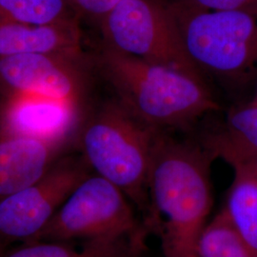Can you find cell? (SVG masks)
I'll use <instances>...</instances> for the list:
<instances>
[{
	"label": "cell",
	"instance_id": "7",
	"mask_svg": "<svg viewBox=\"0 0 257 257\" xmlns=\"http://www.w3.org/2000/svg\"><path fill=\"white\" fill-rule=\"evenodd\" d=\"M89 175L82 156L65 155L35 182L0 200V240L32 241Z\"/></svg>",
	"mask_w": 257,
	"mask_h": 257
},
{
	"label": "cell",
	"instance_id": "10",
	"mask_svg": "<svg viewBox=\"0 0 257 257\" xmlns=\"http://www.w3.org/2000/svg\"><path fill=\"white\" fill-rule=\"evenodd\" d=\"M70 146L20 135L0 124V200L41 177Z\"/></svg>",
	"mask_w": 257,
	"mask_h": 257
},
{
	"label": "cell",
	"instance_id": "13",
	"mask_svg": "<svg viewBox=\"0 0 257 257\" xmlns=\"http://www.w3.org/2000/svg\"><path fill=\"white\" fill-rule=\"evenodd\" d=\"M233 178L223 208L233 228L257 255V177L248 167L230 163Z\"/></svg>",
	"mask_w": 257,
	"mask_h": 257
},
{
	"label": "cell",
	"instance_id": "9",
	"mask_svg": "<svg viewBox=\"0 0 257 257\" xmlns=\"http://www.w3.org/2000/svg\"><path fill=\"white\" fill-rule=\"evenodd\" d=\"M0 124L20 135L74 144L86 103L32 93L0 92Z\"/></svg>",
	"mask_w": 257,
	"mask_h": 257
},
{
	"label": "cell",
	"instance_id": "15",
	"mask_svg": "<svg viewBox=\"0 0 257 257\" xmlns=\"http://www.w3.org/2000/svg\"><path fill=\"white\" fill-rule=\"evenodd\" d=\"M0 20L29 25L78 21L68 0H0Z\"/></svg>",
	"mask_w": 257,
	"mask_h": 257
},
{
	"label": "cell",
	"instance_id": "1",
	"mask_svg": "<svg viewBox=\"0 0 257 257\" xmlns=\"http://www.w3.org/2000/svg\"><path fill=\"white\" fill-rule=\"evenodd\" d=\"M204 144L158 132L148 178V227L158 230L164 257H199L212 207L211 159Z\"/></svg>",
	"mask_w": 257,
	"mask_h": 257
},
{
	"label": "cell",
	"instance_id": "18",
	"mask_svg": "<svg viewBox=\"0 0 257 257\" xmlns=\"http://www.w3.org/2000/svg\"><path fill=\"white\" fill-rule=\"evenodd\" d=\"M200 9L211 11H238L257 17V0H180Z\"/></svg>",
	"mask_w": 257,
	"mask_h": 257
},
{
	"label": "cell",
	"instance_id": "20",
	"mask_svg": "<svg viewBox=\"0 0 257 257\" xmlns=\"http://www.w3.org/2000/svg\"><path fill=\"white\" fill-rule=\"evenodd\" d=\"M4 242L0 240V257L4 254Z\"/></svg>",
	"mask_w": 257,
	"mask_h": 257
},
{
	"label": "cell",
	"instance_id": "8",
	"mask_svg": "<svg viewBox=\"0 0 257 257\" xmlns=\"http://www.w3.org/2000/svg\"><path fill=\"white\" fill-rule=\"evenodd\" d=\"M86 65L83 53H29L0 57V92L87 103Z\"/></svg>",
	"mask_w": 257,
	"mask_h": 257
},
{
	"label": "cell",
	"instance_id": "12",
	"mask_svg": "<svg viewBox=\"0 0 257 257\" xmlns=\"http://www.w3.org/2000/svg\"><path fill=\"white\" fill-rule=\"evenodd\" d=\"M203 144L226 162L257 154V103L250 101L230 110L220 131L209 136Z\"/></svg>",
	"mask_w": 257,
	"mask_h": 257
},
{
	"label": "cell",
	"instance_id": "4",
	"mask_svg": "<svg viewBox=\"0 0 257 257\" xmlns=\"http://www.w3.org/2000/svg\"><path fill=\"white\" fill-rule=\"evenodd\" d=\"M184 50L205 74L229 80L257 70V17L238 11L200 9L171 1Z\"/></svg>",
	"mask_w": 257,
	"mask_h": 257
},
{
	"label": "cell",
	"instance_id": "3",
	"mask_svg": "<svg viewBox=\"0 0 257 257\" xmlns=\"http://www.w3.org/2000/svg\"><path fill=\"white\" fill-rule=\"evenodd\" d=\"M158 132L115 98L88 113L74 144L93 174L115 185L149 214L148 178Z\"/></svg>",
	"mask_w": 257,
	"mask_h": 257
},
{
	"label": "cell",
	"instance_id": "6",
	"mask_svg": "<svg viewBox=\"0 0 257 257\" xmlns=\"http://www.w3.org/2000/svg\"><path fill=\"white\" fill-rule=\"evenodd\" d=\"M98 25L115 50L205 79L184 50L171 1L123 0Z\"/></svg>",
	"mask_w": 257,
	"mask_h": 257
},
{
	"label": "cell",
	"instance_id": "21",
	"mask_svg": "<svg viewBox=\"0 0 257 257\" xmlns=\"http://www.w3.org/2000/svg\"><path fill=\"white\" fill-rule=\"evenodd\" d=\"M251 102H253V103H257V89H256V92H255V96L253 97V99L251 100Z\"/></svg>",
	"mask_w": 257,
	"mask_h": 257
},
{
	"label": "cell",
	"instance_id": "11",
	"mask_svg": "<svg viewBox=\"0 0 257 257\" xmlns=\"http://www.w3.org/2000/svg\"><path fill=\"white\" fill-rule=\"evenodd\" d=\"M29 53L81 54L78 21L29 25L0 20V57Z\"/></svg>",
	"mask_w": 257,
	"mask_h": 257
},
{
	"label": "cell",
	"instance_id": "14",
	"mask_svg": "<svg viewBox=\"0 0 257 257\" xmlns=\"http://www.w3.org/2000/svg\"><path fill=\"white\" fill-rule=\"evenodd\" d=\"M142 247L133 242L83 243L75 247L71 242L45 240L25 243L1 257H138Z\"/></svg>",
	"mask_w": 257,
	"mask_h": 257
},
{
	"label": "cell",
	"instance_id": "16",
	"mask_svg": "<svg viewBox=\"0 0 257 257\" xmlns=\"http://www.w3.org/2000/svg\"><path fill=\"white\" fill-rule=\"evenodd\" d=\"M198 253L199 257H257L233 228L223 209L211 217L203 230Z\"/></svg>",
	"mask_w": 257,
	"mask_h": 257
},
{
	"label": "cell",
	"instance_id": "19",
	"mask_svg": "<svg viewBox=\"0 0 257 257\" xmlns=\"http://www.w3.org/2000/svg\"><path fill=\"white\" fill-rule=\"evenodd\" d=\"M234 162L242 163L246 167H248V169L251 171V173L257 177V154L234 158V159L229 160L227 163L230 164V163H234Z\"/></svg>",
	"mask_w": 257,
	"mask_h": 257
},
{
	"label": "cell",
	"instance_id": "5",
	"mask_svg": "<svg viewBox=\"0 0 257 257\" xmlns=\"http://www.w3.org/2000/svg\"><path fill=\"white\" fill-rule=\"evenodd\" d=\"M146 229L147 226L138 220L128 196L110 181L91 174L77 185L53 219L30 242L128 241L143 246Z\"/></svg>",
	"mask_w": 257,
	"mask_h": 257
},
{
	"label": "cell",
	"instance_id": "2",
	"mask_svg": "<svg viewBox=\"0 0 257 257\" xmlns=\"http://www.w3.org/2000/svg\"><path fill=\"white\" fill-rule=\"evenodd\" d=\"M97 65L116 99L157 131L185 128L219 106L202 77L102 43Z\"/></svg>",
	"mask_w": 257,
	"mask_h": 257
},
{
	"label": "cell",
	"instance_id": "17",
	"mask_svg": "<svg viewBox=\"0 0 257 257\" xmlns=\"http://www.w3.org/2000/svg\"><path fill=\"white\" fill-rule=\"evenodd\" d=\"M123 0H68L79 18H87L99 23Z\"/></svg>",
	"mask_w": 257,
	"mask_h": 257
}]
</instances>
